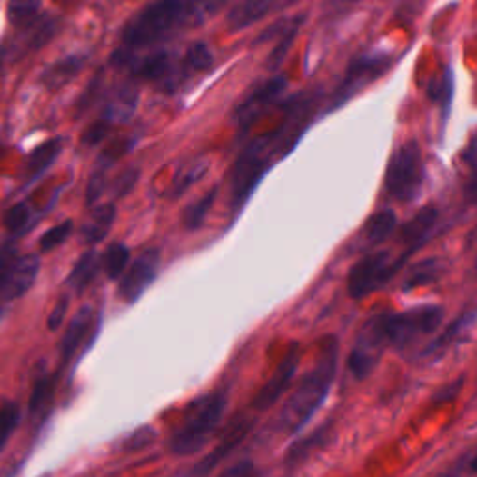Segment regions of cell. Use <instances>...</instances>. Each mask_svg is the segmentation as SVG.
Returning <instances> with one entry per match:
<instances>
[{
    "label": "cell",
    "mask_w": 477,
    "mask_h": 477,
    "mask_svg": "<svg viewBox=\"0 0 477 477\" xmlns=\"http://www.w3.org/2000/svg\"><path fill=\"white\" fill-rule=\"evenodd\" d=\"M340 362V342L336 336H326L313 368L301 379L299 386L293 390L283 402L282 411L273 422V429L280 434L293 436L304 429L313 414L324 405L334 384Z\"/></svg>",
    "instance_id": "7a4b0ae2"
},
{
    "label": "cell",
    "mask_w": 477,
    "mask_h": 477,
    "mask_svg": "<svg viewBox=\"0 0 477 477\" xmlns=\"http://www.w3.org/2000/svg\"><path fill=\"white\" fill-rule=\"evenodd\" d=\"M28 218H30L28 205L23 204V202H19V204L12 205V207L5 213L3 224H5V228H6L10 234H17V232H21V230L28 224Z\"/></svg>",
    "instance_id": "ab89813d"
},
{
    "label": "cell",
    "mask_w": 477,
    "mask_h": 477,
    "mask_svg": "<svg viewBox=\"0 0 477 477\" xmlns=\"http://www.w3.org/2000/svg\"><path fill=\"white\" fill-rule=\"evenodd\" d=\"M99 321V317H95V312L90 304H84L77 310V313L71 317L64 338L60 342V358H62V365H65L73 356H75L81 349V345L84 343V340L90 334H95L97 328H94V324Z\"/></svg>",
    "instance_id": "9a60e30c"
},
{
    "label": "cell",
    "mask_w": 477,
    "mask_h": 477,
    "mask_svg": "<svg viewBox=\"0 0 477 477\" xmlns=\"http://www.w3.org/2000/svg\"><path fill=\"white\" fill-rule=\"evenodd\" d=\"M19 422H21V409L17 402H6V405L0 407V452L6 448L8 440L15 432Z\"/></svg>",
    "instance_id": "d590c367"
},
{
    "label": "cell",
    "mask_w": 477,
    "mask_h": 477,
    "mask_svg": "<svg viewBox=\"0 0 477 477\" xmlns=\"http://www.w3.org/2000/svg\"><path fill=\"white\" fill-rule=\"evenodd\" d=\"M64 148V140L62 138H51L47 142H44L42 145L35 148L28 161H26V177L28 181L38 179L47 168H51V164L58 159V155L62 154Z\"/></svg>",
    "instance_id": "d4e9b609"
},
{
    "label": "cell",
    "mask_w": 477,
    "mask_h": 477,
    "mask_svg": "<svg viewBox=\"0 0 477 477\" xmlns=\"http://www.w3.org/2000/svg\"><path fill=\"white\" fill-rule=\"evenodd\" d=\"M136 140L138 138L134 134H129V136H120V138L110 142L106 148L101 152L94 172L106 175L110 168H113L118 161H122L125 155H129L134 150Z\"/></svg>",
    "instance_id": "83f0119b"
},
{
    "label": "cell",
    "mask_w": 477,
    "mask_h": 477,
    "mask_svg": "<svg viewBox=\"0 0 477 477\" xmlns=\"http://www.w3.org/2000/svg\"><path fill=\"white\" fill-rule=\"evenodd\" d=\"M377 315L386 347L395 351H407L420 338L434 334L446 319L444 308L438 304L414 306L402 312H381Z\"/></svg>",
    "instance_id": "277c9868"
},
{
    "label": "cell",
    "mask_w": 477,
    "mask_h": 477,
    "mask_svg": "<svg viewBox=\"0 0 477 477\" xmlns=\"http://www.w3.org/2000/svg\"><path fill=\"white\" fill-rule=\"evenodd\" d=\"M303 360V349L301 343L293 342L283 358L280 360V363L276 365V370L273 372V375L269 377V381L258 390V393L253 395L250 407L255 412H267L271 411L276 402L282 399V395L289 390L293 379H295L297 372H299V365Z\"/></svg>",
    "instance_id": "30bf717a"
},
{
    "label": "cell",
    "mask_w": 477,
    "mask_h": 477,
    "mask_svg": "<svg viewBox=\"0 0 477 477\" xmlns=\"http://www.w3.org/2000/svg\"><path fill=\"white\" fill-rule=\"evenodd\" d=\"M258 464L250 459H243L224 468L216 477H258Z\"/></svg>",
    "instance_id": "ee69618b"
},
{
    "label": "cell",
    "mask_w": 477,
    "mask_h": 477,
    "mask_svg": "<svg viewBox=\"0 0 477 477\" xmlns=\"http://www.w3.org/2000/svg\"><path fill=\"white\" fill-rule=\"evenodd\" d=\"M216 10L214 0H154L125 23L122 45L110 56V62L122 67L138 51L174 38L183 28L200 23L205 14Z\"/></svg>",
    "instance_id": "6da1fadb"
},
{
    "label": "cell",
    "mask_w": 477,
    "mask_h": 477,
    "mask_svg": "<svg viewBox=\"0 0 477 477\" xmlns=\"http://www.w3.org/2000/svg\"><path fill=\"white\" fill-rule=\"evenodd\" d=\"M425 183V164L418 140L402 142L392 154L386 174L384 189L388 196L395 202L411 204L414 202Z\"/></svg>",
    "instance_id": "5b68a950"
},
{
    "label": "cell",
    "mask_w": 477,
    "mask_h": 477,
    "mask_svg": "<svg viewBox=\"0 0 477 477\" xmlns=\"http://www.w3.org/2000/svg\"><path fill=\"white\" fill-rule=\"evenodd\" d=\"M392 65V56L388 53H363L356 56L345 69L342 83L336 86V90L330 95L324 114L336 113L338 108L345 106L356 94H360L363 88H368L372 83L381 79L384 73Z\"/></svg>",
    "instance_id": "52a82bcc"
},
{
    "label": "cell",
    "mask_w": 477,
    "mask_h": 477,
    "mask_svg": "<svg viewBox=\"0 0 477 477\" xmlns=\"http://www.w3.org/2000/svg\"><path fill=\"white\" fill-rule=\"evenodd\" d=\"M333 436H334V422L328 420V422L321 423L315 431L295 440V442L287 448L285 464L287 466H297V464L304 462L315 452L323 450L330 442V440H333Z\"/></svg>",
    "instance_id": "e0dca14e"
},
{
    "label": "cell",
    "mask_w": 477,
    "mask_h": 477,
    "mask_svg": "<svg viewBox=\"0 0 477 477\" xmlns=\"http://www.w3.org/2000/svg\"><path fill=\"white\" fill-rule=\"evenodd\" d=\"M216 196H218V187H213L209 193H205L202 198H198L183 211V226H185V230L198 232L204 226L209 211L214 205Z\"/></svg>",
    "instance_id": "f546056e"
},
{
    "label": "cell",
    "mask_w": 477,
    "mask_h": 477,
    "mask_svg": "<svg viewBox=\"0 0 477 477\" xmlns=\"http://www.w3.org/2000/svg\"><path fill=\"white\" fill-rule=\"evenodd\" d=\"M67 306H69V297L64 295V297L56 303V306L53 308V312H51V315H49V319H47V328L51 330V333H55V330H58V328L62 326V323H64V319H65V313H67Z\"/></svg>",
    "instance_id": "bcb514c9"
},
{
    "label": "cell",
    "mask_w": 477,
    "mask_h": 477,
    "mask_svg": "<svg viewBox=\"0 0 477 477\" xmlns=\"http://www.w3.org/2000/svg\"><path fill=\"white\" fill-rule=\"evenodd\" d=\"M276 6V0H241L237 3L226 17V28L228 32L235 34L241 32L253 23L262 21L269 12Z\"/></svg>",
    "instance_id": "44dd1931"
},
{
    "label": "cell",
    "mask_w": 477,
    "mask_h": 477,
    "mask_svg": "<svg viewBox=\"0 0 477 477\" xmlns=\"http://www.w3.org/2000/svg\"><path fill=\"white\" fill-rule=\"evenodd\" d=\"M101 269V258L95 250H86L81 258L73 265L67 274L65 283L77 293H83L97 276Z\"/></svg>",
    "instance_id": "cb8c5ba5"
},
{
    "label": "cell",
    "mask_w": 477,
    "mask_h": 477,
    "mask_svg": "<svg viewBox=\"0 0 477 477\" xmlns=\"http://www.w3.org/2000/svg\"><path fill=\"white\" fill-rule=\"evenodd\" d=\"M42 12V0H8V21L15 28H28L38 21Z\"/></svg>",
    "instance_id": "4dcf8cb0"
},
{
    "label": "cell",
    "mask_w": 477,
    "mask_h": 477,
    "mask_svg": "<svg viewBox=\"0 0 477 477\" xmlns=\"http://www.w3.org/2000/svg\"><path fill=\"white\" fill-rule=\"evenodd\" d=\"M161 269V250L159 248H145L142 250L134 262H129L125 273L120 278L118 297L127 303H138L148 287L157 280Z\"/></svg>",
    "instance_id": "8fae6325"
},
{
    "label": "cell",
    "mask_w": 477,
    "mask_h": 477,
    "mask_svg": "<svg viewBox=\"0 0 477 477\" xmlns=\"http://www.w3.org/2000/svg\"><path fill=\"white\" fill-rule=\"evenodd\" d=\"M338 3H353V0H338Z\"/></svg>",
    "instance_id": "681fc988"
},
{
    "label": "cell",
    "mask_w": 477,
    "mask_h": 477,
    "mask_svg": "<svg viewBox=\"0 0 477 477\" xmlns=\"http://www.w3.org/2000/svg\"><path fill=\"white\" fill-rule=\"evenodd\" d=\"M140 179V168L138 166H129L113 183V193L116 198H125L134 187Z\"/></svg>",
    "instance_id": "60d3db41"
},
{
    "label": "cell",
    "mask_w": 477,
    "mask_h": 477,
    "mask_svg": "<svg viewBox=\"0 0 477 477\" xmlns=\"http://www.w3.org/2000/svg\"><path fill=\"white\" fill-rule=\"evenodd\" d=\"M446 273V263L440 258H427L418 262L405 276V282H402V289L412 291L416 287H423L429 283L438 282Z\"/></svg>",
    "instance_id": "484cf974"
},
{
    "label": "cell",
    "mask_w": 477,
    "mask_h": 477,
    "mask_svg": "<svg viewBox=\"0 0 477 477\" xmlns=\"http://www.w3.org/2000/svg\"><path fill=\"white\" fill-rule=\"evenodd\" d=\"M73 234V220H64V223L53 226L47 230L42 239H40V250L42 252H51L58 248L62 243L67 241V237Z\"/></svg>",
    "instance_id": "f35d334b"
},
{
    "label": "cell",
    "mask_w": 477,
    "mask_h": 477,
    "mask_svg": "<svg viewBox=\"0 0 477 477\" xmlns=\"http://www.w3.org/2000/svg\"><path fill=\"white\" fill-rule=\"evenodd\" d=\"M58 32V19H44V21H35V28L28 40V49H42L47 42L55 38V34Z\"/></svg>",
    "instance_id": "74e56055"
},
{
    "label": "cell",
    "mask_w": 477,
    "mask_h": 477,
    "mask_svg": "<svg viewBox=\"0 0 477 477\" xmlns=\"http://www.w3.org/2000/svg\"><path fill=\"white\" fill-rule=\"evenodd\" d=\"M436 223H438V209L434 205H425L401 226L399 239L402 246H405V252L402 253H405L407 258H411L414 252H418L432 237Z\"/></svg>",
    "instance_id": "2e32d148"
},
{
    "label": "cell",
    "mask_w": 477,
    "mask_h": 477,
    "mask_svg": "<svg viewBox=\"0 0 477 477\" xmlns=\"http://www.w3.org/2000/svg\"><path fill=\"white\" fill-rule=\"evenodd\" d=\"M287 77L283 75H274L267 81H263L262 84L255 86L234 110V124L241 129V131H248L253 122L258 120L262 114L267 113V108L276 103L283 92L287 90Z\"/></svg>",
    "instance_id": "7c38bea8"
},
{
    "label": "cell",
    "mask_w": 477,
    "mask_h": 477,
    "mask_svg": "<svg viewBox=\"0 0 477 477\" xmlns=\"http://www.w3.org/2000/svg\"><path fill=\"white\" fill-rule=\"evenodd\" d=\"M228 401V392L223 388L196 397L183 412L179 423L170 434V452L179 457H189L204 450L209 438L223 423Z\"/></svg>",
    "instance_id": "3957f363"
},
{
    "label": "cell",
    "mask_w": 477,
    "mask_h": 477,
    "mask_svg": "<svg viewBox=\"0 0 477 477\" xmlns=\"http://www.w3.org/2000/svg\"><path fill=\"white\" fill-rule=\"evenodd\" d=\"M473 321L475 310L468 306L444 328L442 334L436 336L429 345H425V349L420 353V358H434L438 354H444L453 343L461 342V338L473 326Z\"/></svg>",
    "instance_id": "ac0fdd59"
},
{
    "label": "cell",
    "mask_w": 477,
    "mask_h": 477,
    "mask_svg": "<svg viewBox=\"0 0 477 477\" xmlns=\"http://www.w3.org/2000/svg\"><path fill=\"white\" fill-rule=\"evenodd\" d=\"M56 386V379L53 375H42L35 379L30 399H28V411L30 414H40L53 399Z\"/></svg>",
    "instance_id": "d6a6232c"
},
{
    "label": "cell",
    "mask_w": 477,
    "mask_h": 477,
    "mask_svg": "<svg viewBox=\"0 0 477 477\" xmlns=\"http://www.w3.org/2000/svg\"><path fill=\"white\" fill-rule=\"evenodd\" d=\"M407 255L401 253L393 258L390 250H375L360 258L347 274V293L354 301L370 297L372 293L381 291L399 269L407 263Z\"/></svg>",
    "instance_id": "8992f818"
},
{
    "label": "cell",
    "mask_w": 477,
    "mask_h": 477,
    "mask_svg": "<svg viewBox=\"0 0 477 477\" xmlns=\"http://www.w3.org/2000/svg\"><path fill=\"white\" fill-rule=\"evenodd\" d=\"M116 214H118V209H116V204H113V202L97 205L90 213V216L86 218V223L81 228V241L86 246L99 244L108 235L110 228H113Z\"/></svg>",
    "instance_id": "7402d4cb"
},
{
    "label": "cell",
    "mask_w": 477,
    "mask_h": 477,
    "mask_svg": "<svg viewBox=\"0 0 477 477\" xmlns=\"http://www.w3.org/2000/svg\"><path fill=\"white\" fill-rule=\"evenodd\" d=\"M252 427H253V420L248 414L235 416L234 422L226 427L223 440L214 446V450L207 457L200 459L194 466H191L189 472L183 477H207L230 453H234L235 448L243 444V440L248 436Z\"/></svg>",
    "instance_id": "4fadbf2b"
},
{
    "label": "cell",
    "mask_w": 477,
    "mask_h": 477,
    "mask_svg": "<svg viewBox=\"0 0 477 477\" xmlns=\"http://www.w3.org/2000/svg\"><path fill=\"white\" fill-rule=\"evenodd\" d=\"M453 90H455V79H453V71L452 67L446 69V73L440 79H434L429 86V97L434 103H440L442 106V118L446 124V118L450 116V106L453 101Z\"/></svg>",
    "instance_id": "1f68e13d"
},
{
    "label": "cell",
    "mask_w": 477,
    "mask_h": 477,
    "mask_svg": "<svg viewBox=\"0 0 477 477\" xmlns=\"http://www.w3.org/2000/svg\"><path fill=\"white\" fill-rule=\"evenodd\" d=\"M40 273V258L35 253L17 255L14 244L0 246V299L15 301L34 285Z\"/></svg>",
    "instance_id": "ba28073f"
},
{
    "label": "cell",
    "mask_w": 477,
    "mask_h": 477,
    "mask_svg": "<svg viewBox=\"0 0 477 477\" xmlns=\"http://www.w3.org/2000/svg\"><path fill=\"white\" fill-rule=\"evenodd\" d=\"M397 228V214L392 209L377 211L368 218V223L363 226V237L370 244L377 246L383 244Z\"/></svg>",
    "instance_id": "4316f807"
},
{
    "label": "cell",
    "mask_w": 477,
    "mask_h": 477,
    "mask_svg": "<svg viewBox=\"0 0 477 477\" xmlns=\"http://www.w3.org/2000/svg\"><path fill=\"white\" fill-rule=\"evenodd\" d=\"M386 342L381 333V324H379V315H372L368 321H365L358 334L354 338V343L351 347L347 365L349 372L356 381L368 379L373 370L377 368L379 360L383 358L386 351Z\"/></svg>",
    "instance_id": "9c48e42d"
},
{
    "label": "cell",
    "mask_w": 477,
    "mask_h": 477,
    "mask_svg": "<svg viewBox=\"0 0 477 477\" xmlns=\"http://www.w3.org/2000/svg\"><path fill=\"white\" fill-rule=\"evenodd\" d=\"M114 125L113 124H110L103 114L84 131V134H83V138H81V142H83V145H90V148H92V145H97V144H101L106 136H108V133H110V129H113Z\"/></svg>",
    "instance_id": "b9f144b4"
},
{
    "label": "cell",
    "mask_w": 477,
    "mask_h": 477,
    "mask_svg": "<svg viewBox=\"0 0 477 477\" xmlns=\"http://www.w3.org/2000/svg\"><path fill=\"white\" fill-rule=\"evenodd\" d=\"M3 60H5V49H0V65H3Z\"/></svg>",
    "instance_id": "c3c4849f"
},
{
    "label": "cell",
    "mask_w": 477,
    "mask_h": 477,
    "mask_svg": "<svg viewBox=\"0 0 477 477\" xmlns=\"http://www.w3.org/2000/svg\"><path fill=\"white\" fill-rule=\"evenodd\" d=\"M213 65V51L205 42H196L193 44L181 60H177V69L172 83V92L175 86L179 88L181 84H185L191 77L198 75V73L207 71Z\"/></svg>",
    "instance_id": "d6986e66"
},
{
    "label": "cell",
    "mask_w": 477,
    "mask_h": 477,
    "mask_svg": "<svg viewBox=\"0 0 477 477\" xmlns=\"http://www.w3.org/2000/svg\"><path fill=\"white\" fill-rule=\"evenodd\" d=\"M475 154H477V150H475V136H470V142L466 145V152L462 154V159L466 161V164L472 170H475Z\"/></svg>",
    "instance_id": "7dc6e473"
},
{
    "label": "cell",
    "mask_w": 477,
    "mask_h": 477,
    "mask_svg": "<svg viewBox=\"0 0 477 477\" xmlns=\"http://www.w3.org/2000/svg\"><path fill=\"white\" fill-rule=\"evenodd\" d=\"M177 60L174 56V53L166 51V49H161V51H155L148 56L144 58H136V56H131L125 64V67L129 69L131 77L134 81H145V83H155L159 84V88L164 92H170V84H172V79L175 75V67H177Z\"/></svg>",
    "instance_id": "5bb4252c"
},
{
    "label": "cell",
    "mask_w": 477,
    "mask_h": 477,
    "mask_svg": "<svg viewBox=\"0 0 477 477\" xmlns=\"http://www.w3.org/2000/svg\"><path fill=\"white\" fill-rule=\"evenodd\" d=\"M101 92H103V79H101V75H97V77L88 84L86 92L83 94V97H81L79 103H77L79 114L84 113V110H88V108L97 101V97L101 95Z\"/></svg>",
    "instance_id": "f6af8a7d"
},
{
    "label": "cell",
    "mask_w": 477,
    "mask_h": 477,
    "mask_svg": "<svg viewBox=\"0 0 477 477\" xmlns=\"http://www.w3.org/2000/svg\"><path fill=\"white\" fill-rule=\"evenodd\" d=\"M157 432L152 425H142L134 429L131 434H127L122 442V452L124 453H136L142 452L144 448H148L155 442Z\"/></svg>",
    "instance_id": "8d00e7d4"
},
{
    "label": "cell",
    "mask_w": 477,
    "mask_h": 477,
    "mask_svg": "<svg viewBox=\"0 0 477 477\" xmlns=\"http://www.w3.org/2000/svg\"><path fill=\"white\" fill-rule=\"evenodd\" d=\"M304 21H306L304 14L283 17V19L276 21L274 25H271L267 30H263L258 35V40H255V45H260V44L269 42V40H280V38H283V35L293 34V32H301V26L304 25Z\"/></svg>",
    "instance_id": "e575fe53"
},
{
    "label": "cell",
    "mask_w": 477,
    "mask_h": 477,
    "mask_svg": "<svg viewBox=\"0 0 477 477\" xmlns=\"http://www.w3.org/2000/svg\"><path fill=\"white\" fill-rule=\"evenodd\" d=\"M131 262V250L124 243L108 244L104 253L101 255V269L104 271L108 280H118L125 273Z\"/></svg>",
    "instance_id": "f1b7e54d"
},
{
    "label": "cell",
    "mask_w": 477,
    "mask_h": 477,
    "mask_svg": "<svg viewBox=\"0 0 477 477\" xmlns=\"http://www.w3.org/2000/svg\"><path fill=\"white\" fill-rule=\"evenodd\" d=\"M209 170V164L205 161H198L194 164H191L187 170H183L172 183V187H170V193L168 196L170 198H179L185 194L194 183H198Z\"/></svg>",
    "instance_id": "836d02e7"
},
{
    "label": "cell",
    "mask_w": 477,
    "mask_h": 477,
    "mask_svg": "<svg viewBox=\"0 0 477 477\" xmlns=\"http://www.w3.org/2000/svg\"><path fill=\"white\" fill-rule=\"evenodd\" d=\"M136 104H138V88L134 84H125L113 95V99L106 103L103 116L113 125L120 122H129L134 114Z\"/></svg>",
    "instance_id": "603a6c76"
},
{
    "label": "cell",
    "mask_w": 477,
    "mask_h": 477,
    "mask_svg": "<svg viewBox=\"0 0 477 477\" xmlns=\"http://www.w3.org/2000/svg\"><path fill=\"white\" fill-rule=\"evenodd\" d=\"M84 65H86V56H83V55L64 56V58L53 62L51 65H47L44 69L40 81L47 90L56 92L75 79L79 73L84 69Z\"/></svg>",
    "instance_id": "ffe728a7"
},
{
    "label": "cell",
    "mask_w": 477,
    "mask_h": 477,
    "mask_svg": "<svg viewBox=\"0 0 477 477\" xmlns=\"http://www.w3.org/2000/svg\"><path fill=\"white\" fill-rule=\"evenodd\" d=\"M462 386H464V377H459V379L444 384L438 392L432 393V401H431L432 407H442V405H446V402L455 401L457 395L461 393Z\"/></svg>",
    "instance_id": "7bdbcfd3"
}]
</instances>
